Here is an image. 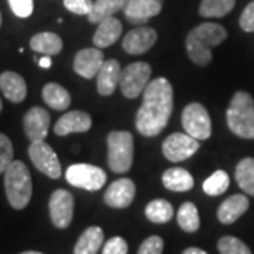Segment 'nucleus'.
Returning a JSON list of instances; mask_svg holds the SVG:
<instances>
[{
	"label": "nucleus",
	"instance_id": "nucleus-22",
	"mask_svg": "<svg viewBox=\"0 0 254 254\" xmlns=\"http://www.w3.org/2000/svg\"><path fill=\"white\" fill-rule=\"evenodd\" d=\"M103 239L105 233L99 226L88 227L78 239L73 254H98L103 245Z\"/></svg>",
	"mask_w": 254,
	"mask_h": 254
},
{
	"label": "nucleus",
	"instance_id": "nucleus-15",
	"mask_svg": "<svg viewBox=\"0 0 254 254\" xmlns=\"http://www.w3.org/2000/svg\"><path fill=\"white\" fill-rule=\"evenodd\" d=\"M51 116L44 108H31L23 119V127L30 141L44 140L48 134Z\"/></svg>",
	"mask_w": 254,
	"mask_h": 254
},
{
	"label": "nucleus",
	"instance_id": "nucleus-18",
	"mask_svg": "<svg viewBox=\"0 0 254 254\" xmlns=\"http://www.w3.org/2000/svg\"><path fill=\"white\" fill-rule=\"evenodd\" d=\"M0 89L6 99L13 103H20L27 96V85L24 78L13 71H4L0 75Z\"/></svg>",
	"mask_w": 254,
	"mask_h": 254
},
{
	"label": "nucleus",
	"instance_id": "nucleus-28",
	"mask_svg": "<svg viewBox=\"0 0 254 254\" xmlns=\"http://www.w3.org/2000/svg\"><path fill=\"white\" fill-rule=\"evenodd\" d=\"M178 225L184 232L188 233H195L198 232L200 226L199 213L196 206L192 202H184L180 209H178V215H177Z\"/></svg>",
	"mask_w": 254,
	"mask_h": 254
},
{
	"label": "nucleus",
	"instance_id": "nucleus-37",
	"mask_svg": "<svg viewBox=\"0 0 254 254\" xmlns=\"http://www.w3.org/2000/svg\"><path fill=\"white\" fill-rule=\"evenodd\" d=\"M127 252H128V246L126 240L123 237L116 236L109 239L105 243L102 254H127Z\"/></svg>",
	"mask_w": 254,
	"mask_h": 254
},
{
	"label": "nucleus",
	"instance_id": "nucleus-13",
	"mask_svg": "<svg viewBox=\"0 0 254 254\" xmlns=\"http://www.w3.org/2000/svg\"><path fill=\"white\" fill-rule=\"evenodd\" d=\"M163 3L158 0H125L123 11L131 24H144L161 13Z\"/></svg>",
	"mask_w": 254,
	"mask_h": 254
},
{
	"label": "nucleus",
	"instance_id": "nucleus-5",
	"mask_svg": "<svg viewBox=\"0 0 254 254\" xmlns=\"http://www.w3.org/2000/svg\"><path fill=\"white\" fill-rule=\"evenodd\" d=\"M134 158V138L128 131H112L108 136V164L116 174L127 173Z\"/></svg>",
	"mask_w": 254,
	"mask_h": 254
},
{
	"label": "nucleus",
	"instance_id": "nucleus-3",
	"mask_svg": "<svg viewBox=\"0 0 254 254\" xmlns=\"http://www.w3.org/2000/svg\"><path fill=\"white\" fill-rule=\"evenodd\" d=\"M226 120L233 134L254 140V100L250 93L239 91L233 95L227 108Z\"/></svg>",
	"mask_w": 254,
	"mask_h": 254
},
{
	"label": "nucleus",
	"instance_id": "nucleus-21",
	"mask_svg": "<svg viewBox=\"0 0 254 254\" xmlns=\"http://www.w3.org/2000/svg\"><path fill=\"white\" fill-rule=\"evenodd\" d=\"M122 23L116 17H108L102 20L99 26L93 34V44L98 48H106V47L115 44L122 36Z\"/></svg>",
	"mask_w": 254,
	"mask_h": 254
},
{
	"label": "nucleus",
	"instance_id": "nucleus-12",
	"mask_svg": "<svg viewBox=\"0 0 254 254\" xmlns=\"http://www.w3.org/2000/svg\"><path fill=\"white\" fill-rule=\"evenodd\" d=\"M136 196V185L130 178H120L112 182L105 192V203L115 209H125L131 205Z\"/></svg>",
	"mask_w": 254,
	"mask_h": 254
},
{
	"label": "nucleus",
	"instance_id": "nucleus-2",
	"mask_svg": "<svg viewBox=\"0 0 254 254\" xmlns=\"http://www.w3.org/2000/svg\"><path fill=\"white\" fill-rule=\"evenodd\" d=\"M227 37L225 27L216 23H202L190 30L185 46L190 60L199 66H206L212 63V47L222 44Z\"/></svg>",
	"mask_w": 254,
	"mask_h": 254
},
{
	"label": "nucleus",
	"instance_id": "nucleus-29",
	"mask_svg": "<svg viewBox=\"0 0 254 254\" xmlns=\"http://www.w3.org/2000/svg\"><path fill=\"white\" fill-rule=\"evenodd\" d=\"M145 216L153 223H167L174 216L173 205L165 199L151 200L145 206Z\"/></svg>",
	"mask_w": 254,
	"mask_h": 254
},
{
	"label": "nucleus",
	"instance_id": "nucleus-14",
	"mask_svg": "<svg viewBox=\"0 0 254 254\" xmlns=\"http://www.w3.org/2000/svg\"><path fill=\"white\" fill-rule=\"evenodd\" d=\"M157 41V31L151 27H137L123 37V50L127 54L141 55L147 53Z\"/></svg>",
	"mask_w": 254,
	"mask_h": 254
},
{
	"label": "nucleus",
	"instance_id": "nucleus-40",
	"mask_svg": "<svg viewBox=\"0 0 254 254\" xmlns=\"http://www.w3.org/2000/svg\"><path fill=\"white\" fill-rule=\"evenodd\" d=\"M182 254H208L205 250L198 249V247H188Z\"/></svg>",
	"mask_w": 254,
	"mask_h": 254
},
{
	"label": "nucleus",
	"instance_id": "nucleus-39",
	"mask_svg": "<svg viewBox=\"0 0 254 254\" xmlns=\"http://www.w3.org/2000/svg\"><path fill=\"white\" fill-rule=\"evenodd\" d=\"M51 65H53V61H51L50 55H44L43 58L38 60V66H41V68H50Z\"/></svg>",
	"mask_w": 254,
	"mask_h": 254
},
{
	"label": "nucleus",
	"instance_id": "nucleus-34",
	"mask_svg": "<svg viewBox=\"0 0 254 254\" xmlns=\"http://www.w3.org/2000/svg\"><path fill=\"white\" fill-rule=\"evenodd\" d=\"M164 240L160 236H150L141 243L137 254H163Z\"/></svg>",
	"mask_w": 254,
	"mask_h": 254
},
{
	"label": "nucleus",
	"instance_id": "nucleus-1",
	"mask_svg": "<svg viewBox=\"0 0 254 254\" xmlns=\"http://www.w3.org/2000/svg\"><path fill=\"white\" fill-rule=\"evenodd\" d=\"M174 91L167 78L148 82L143 92V103L136 115V127L145 137L158 136L168 125L173 113Z\"/></svg>",
	"mask_w": 254,
	"mask_h": 254
},
{
	"label": "nucleus",
	"instance_id": "nucleus-11",
	"mask_svg": "<svg viewBox=\"0 0 254 254\" xmlns=\"http://www.w3.org/2000/svg\"><path fill=\"white\" fill-rule=\"evenodd\" d=\"M73 206L75 200L71 192L65 190H54L48 203L53 225L58 229H66L69 226L73 218Z\"/></svg>",
	"mask_w": 254,
	"mask_h": 254
},
{
	"label": "nucleus",
	"instance_id": "nucleus-6",
	"mask_svg": "<svg viewBox=\"0 0 254 254\" xmlns=\"http://www.w3.org/2000/svg\"><path fill=\"white\" fill-rule=\"evenodd\" d=\"M151 76V66L147 63H133L125 69H122L119 86L122 93L128 98L134 99L141 95L147 88Z\"/></svg>",
	"mask_w": 254,
	"mask_h": 254
},
{
	"label": "nucleus",
	"instance_id": "nucleus-24",
	"mask_svg": "<svg viewBox=\"0 0 254 254\" xmlns=\"http://www.w3.org/2000/svg\"><path fill=\"white\" fill-rule=\"evenodd\" d=\"M163 184L167 190L174 192H187L193 188V177L187 170L174 167L163 174Z\"/></svg>",
	"mask_w": 254,
	"mask_h": 254
},
{
	"label": "nucleus",
	"instance_id": "nucleus-9",
	"mask_svg": "<svg viewBox=\"0 0 254 254\" xmlns=\"http://www.w3.org/2000/svg\"><path fill=\"white\" fill-rule=\"evenodd\" d=\"M28 155L34 167L40 173L46 174L47 177L58 180L61 177V164L53 150V147L44 140L31 141L28 147Z\"/></svg>",
	"mask_w": 254,
	"mask_h": 254
},
{
	"label": "nucleus",
	"instance_id": "nucleus-42",
	"mask_svg": "<svg viewBox=\"0 0 254 254\" xmlns=\"http://www.w3.org/2000/svg\"><path fill=\"white\" fill-rule=\"evenodd\" d=\"M20 254H44V253H40V252H24V253H20Z\"/></svg>",
	"mask_w": 254,
	"mask_h": 254
},
{
	"label": "nucleus",
	"instance_id": "nucleus-44",
	"mask_svg": "<svg viewBox=\"0 0 254 254\" xmlns=\"http://www.w3.org/2000/svg\"><path fill=\"white\" fill-rule=\"evenodd\" d=\"M0 27H1V13H0Z\"/></svg>",
	"mask_w": 254,
	"mask_h": 254
},
{
	"label": "nucleus",
	"instance_id": "nucleus-33",
	"mask_svg": "<svg viewBox=\"0 0 254 254\" xmlns=\"http://www.w3.org/2000/svg\"><path fill=\"white\" fill-rule=\"evenodd\" d=\"M13 155H14V150L10 138L6 134L0 133V174L6 173L10 164L14 161Z\"/></svg>",
	"mask_w": 254,
	"mask_h": 254
},
{
	"label": "nucleus",
	"instance_id": "nucleus-32",
	"mask_svg": "<svg viewBox=\"0 0 254 254\" xmlns=\"http://www.w3.org/2000/svg\"><path fill=\"white\" fill-rule=\"evenodd\" d=\"M220 254H253L245 242L235 236H225L218 242Z\"/></svg>",
	"mask_w": 254,
	"mask_h": 254
},
{
	"label": "nucleus",
	"instance_id": "nucleus-19",
	"mask_svg": "<svg viewBox=\"0 0 254 254\" xmlns=\"http://www.w3.org/2000/svg\"><path fill=\"white\" fill-rule=\"evenodd\" d=\"M120 75H122V66H120L119 61H116V60L105 61L98 75H96L99 95L110 96L120 82Z\"/></svg>",
	"mask_w": 254,
	"mask_h": 254
},
{
	"label": "nucleus",
	"instance_id": "nucleus-41",
	"mask_svg": "<svg viewBox=\"0 0 254 254\" xmlns=\"http://www.w3.org/2000/svg\"><path fill=\"white\" fill-rule=\"evenodd\" d=\"M79 150H81V147H79V145H78V144L73 145V153H78Z\"/></svg>",
	"mask_w": 254,
	"mask_h": 254
},
{
	"label": "nucleus",
	"instance_id": "nucleus-43",
	"mask_svg": "<svg viewBox=\"0 0 254 254\" xmlns=\"http://www.w3.org/2000/svg\"><path fill=\"white\" fill-rule=\"evenodd\" d=\"M1 109H3V103H1V99H0V112H1Z\"/></svg>",
	"mask_w": 254,
	"mask_h": 254
},
{
	"label": "nucleus",
	"instance_id": "nucleus-27",
	"mask_svg": "<svg viewBox=\"0 0 254 254\" xmlns=\"http://www.w3.org/2000/svg\"><path fill=\"white\" fill-rule=\"evenodd\" d=\"M237 185L245 190L247 195L254 196V158L247 157L239 161L235 171Z\"/></svg>",
	"mask_w": 254,
	"mask_h": 254
},
{
	"label": "nucleus",
	"instance_id": "nucleus-26",
	"mask_svg": "<svg viewBox=\"0 0 254 254\" xmlns=\"http://www.w3.org/2000/svg\"><path fill=\"white\" fill-rule=\"evenodd\" d=\"M123 6L125 0H96L88 14V20L92 24H99L102 20L113 17L119 10H123Z\"/></svg>",
	"mask_w": 254,
	"mask_h": 254
},
{
	"label": "nucleus",
	"instance_id": "nucleus-17",
	"mask_svg": "<svg viewBox=\"0 0 254 254\" xmlns=\"http://www.w3.org/2000/svg\"><path fill=\"white\" fill-rule=\"evenodd\" d=\"M92 127V119L86 112L72 110L65 113L55 123L54 133L57 136H68L71 133H85Z\"/></svg>",
	"mask_w": 254,
	"mask_h": 254
},
{
	"label": "nucleus",
	"instance_id": "nucleus-10",
	"mask_svg": "<svg viewBox=\"0 0 254 254\" xmlns=\"http://www.w3.org/2000/svg\"><path fill=\"white\" fill-rule=\"evenodd\" d=\"M199 150V140L188 133H173L164 140L163 154L171 163L185 161Z\"/></svg>",
	"mask_w": 254,
	"mask_h": 254
},
{
	"label": "nucleus",
	"instance_id": "nucleus-20",
	"mask_svg": "<svg viewBox=\"0 0 254 254\" xmlns=\"http://www.w3.org/2000/svg\"><path fill=\"white\" fill-rule=\"evenodd\" d=\"M249 199L245 195H232L222 202L218 209V219L223 225L235 223L240 216H243L249 209Z\"/></svg>",
	"mask_w": 254,
	"mask_h": 254
},
{
	"label": "nucleus",
	"instance_id": "nucleus-30",
	"mask_svg": "<svg viewBox=\"0 0 254 254\" xmlns=\"http://www.w3.org/2000/svg\"><path fill=\"white\" fill-rule=\"evenodd\" d=\"M236 4V0H202L199 14L202 17L220 18L229 14Z\"/></svg>",
	"mask_w": 254,
	"mask_h": 254
},
{
	"label": "nucleus",
	"instance_id": "nucleus-38",
	"mask_svg": "<svg viewBox=\"0 0 254 254\" xmlns=\"http://www.w3.org/2000/svg\"><path fill=\"white\" fill-rule=\"evenodd\" d=\"M239 24L246 33H254V1L246 6V9L240 16Z\"/></svg>",
	"mask_w": 254,
	"mask_h": 254
},
{
	"label": "nucleus",
	"instance_id": "nucleus-8",
	"mask_svg": "<svg viewBox=\"0 0 254 254\" xmlns=\"http://www.w3.org/2000/svg\"><path fill=\"white\" fill-rule=\"evenodd\" d=\"M182 127L196 140H208L212 134V122L208 110L200 103H190L182 112Z\"/></svg>",
	"mask_w": 254,
	"mask_h": 254
},
{
	"label": "nucleus",
	"instance_id": "nucleus-36",
	"mask_svg": "<svg viewBox=\"0 0 254 254\" xmlns=\"http://www.w3.org/2000/svg\"><path fill=\"white\" fill-rule=\"evenodd\" d=\"M64 6L73 14L88 16L93 7V3L92 0H64Z\"/></svg>",
	"mask_w": 254,
	"mask_h": 254
},
{
	"label": "nucleus",
	"instance_id": "nucleus-23",
	"mask_svg": "<svg viewBox=\"0 0 254 254\" xmlns=\"http://www.w3.org/2000/svg\"><path fill=\"white\" fill-rule=\"evenodd\" d=\"M30 47L36 53L51 57V55H58L63 51V40L55 33L44 31V33H38L31 37Z\"/></svg>",
	"mask_w": 254,
	"mask_h": 254
},
{
	"label": "nucleus",
	"instance_id": "nucleus-4",
	"mask_svg": "<svg viewBox=\"0 0 254 254\" xmlns=\"http://www.w3.org/2000/svg\"><path fill=\"white\" fill-rule=\"evenodd\" d=\"M4 190L10 206L21 210L27 206L33 195V181L27 165L13 161L4 173Z\"/></svg>",
	"mask_w": 254,
	"mask_h": 254
},
{
	"label": "nucleus",
	"instance_id": "nucleus-25",
	"mask_svg": "<svg viewBox=\"0 0 254 254\" xmlns=\"http://www.w3.org/2000/svg\"><path fill=\"white\" fill-rule=\"evenodd\" d=\"M43 99L54 110H65L71 105V95L60 83H47L43 88Z\"/></svg>",
	"mask_w": 254,
	"mask_h": 254
},
{
	"label": "nucleus",
	"instance_id": "nucleus-7",
	"mask_svg": "<svg viewBox=\"0 0 254 254\" xmlns=\"http://www.w3.org/2000/svg\"><path fill=\"white\" fill-rule=\"evenodd\" d=\"M65 178L75 188H82L86 190H99L105 182L108 175L106 173L92 164H73L68 167Z\"/></svg>",
	"mask_w": 254,
	"mask_h": 254
},
{
	"label": "nucleus",
	"instance_id": "nucleus-35",
	"mask_svg": "<svg viewBox=\"0 0 254 254\" xmlns=\"http://www.w3.org/2000/svg\"><path fill=\"white\" fill-rule=\"evenodd\" d=\"M9 6L11 11L21 18L30 17L34 10L33 0H9Z\"/></svg>",
	"mask_w": 254,
	"mask_h": 254
},
{
	"label": "nucleus",
	"instance_id": "nucleus-31",
	"mask_svg": "<svg viewBox=\"0 0 254 254\" xmlns=\"http://www.w3.org/2000/svg\"><path fill=\"white\" fill-rule=\"evenodd\" d=\"M229 185H230V178L226 171L218 170L203 181L202 188L209 196H219L229 190Z\"/></svg>",
	"mask_w": 254,
	"mask_h": 254
},
{
	"label": "nucleus",
	"instance_id": "nucleus-16",
	"mask_svg": "<svg viewBox=\"0 0 254 254\" xmlns=\"http://www.w3.org/2000/svg\"><path fill=\"white\" fill-rule=\"evenodd\" d=\"M105 63V55L99 48H85L75 55L73 71L85 79L95 78Z\"/></svg>",
	"mask_w": 254,
	"mask_h": 254
}]
</instances>
